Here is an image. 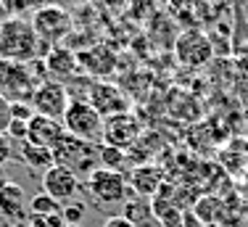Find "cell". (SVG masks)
<instances>
[{
  "label": "cell",
  "instance_id": "1",
  "mask_svg": "<svg viewBox=\"0 0 248 227\" xmlns=\"http://www.w3.org/2000/svg\"><path fill=\"white\" fill-rule=\"evenodd\" d=\"M40 45L43 43L32 21H27L24 16H5V21L0 24V58L5 61L29 64L34 58H45Z\"/></svg>",
  "mask_w": 248,
  "mask_h": 227
},
{
  "label": "cell",
  "instance_id": "2",
  "mask_svg": "<svg viewBox=\"0 0 248 227\" xmlns=\"http://www.w3.org/2000/svg\"><path fill=\"white\" fill-rule=\"evenodd\" d=\"M103 122L106 119L100 116L87 100L74 98L72 103H69L66 114H63L61 124L69 135L79 137V140H85V143H98V140H103Z\"/></svg>",
  "mask_w": 248,
  "mask_h": 227
},
{
  "label": "cell",
  "instance_id": "3",
  "mask_svg": "<svg viewBox=\"0 0 248 227\" xmlns=\"http://www.w3.org/2000/svg\"><path fill=\"white\" fill-rule=\"evenodd\" d=\"M53 156H56V164L66 166V169H72L74 175L77 172H95L100 159H98V148L95 143H85L79 140V137L74 135H63L61 143H58L56 148H53Z\"/></svg>",
  "mask_w": 248,
  "mask_h": 227
},
{
  "label": "cell",
  "instance_id": "4",
  "mask_svg": "<svg viewBox=\"0 0 248 227\" xmlns=\"http://www.w3.org/2000/svg\"><path fill=\"white\" fill-rule=\"evenodd\" d=\"M87 190L90 195L98 201V204H106V206H114V204H124V201L132 195L129 190V182L122 172H114V169H103L98 166L95 172L87 175Z\"/></svg>",
  "mask_w": 248,
  "mask_h": 227
},
{
  "label": "cell",
  "instance_id": "5",
  "mask_svg": "<svg viewBox=\"0 0 248 227\" xmlns=\"http://www.w3.org/2000/svg\"><path fill=\"white\" fill-rule=\"evenodd\" d=\"M32 27L37 32L40 43L48 45V50L53 45H58L69 32H72V16L66 8L61 5H43V8L34 11L32 16Z\"/></svg>",
  "mask_w": 248,
  "mask_h": 227
},
{
  "label": "cell",
  "instance_id": "6",
  "mask_svg": "<svg viewBox=\"0 0 248 227\" xmlns=\"http://www.w3.org/2000/svg\"><path fill=\"white\" fill-rule=\"evenodd\" d=\"M174 56L182 66L201 69L214 58V45L201 29H187V32L177 34L174 40Z\"/></svg>",
  "mask_w": 248,
  "mask_h": 227
},
{
  "label": "cell",
  "instance_id": "7",
  "mask_svg": "<svg viewBox=\"0 0 248 227\" xmlns=\"http://www.w3.org/2000/svg\"><path fill=\"white\" fill-rule=\"evenodd\" d=\"M29 103H32L34 114H40V116H48V119H56V122H63V114H66L72 98H69V90L61 85V82L45 80L43 85L32 93V100H29Z\"/></svg>",
  "mask_w": 248,
  "mask_h": 227
},
{
  "label": "cell",
  "instance_id": "8",
  "mask_svg": "<svg viewBox=\"0 0 248 227\" xmlns=\"http://www.w3.org/2000/svg\"><path fill=\"white\" fill-rule=\"evenodd\" d=\"M140 132H143V127H140L138 116H135L132 111L116 114V116H111L103 122V140L100 143H103V146L122 148V151H129V148L140 140Z\"/></svg>",
  "mask_w": 248,
  "mask_h": 227
},
{
  "label": "cell",
  "instance_id": "9",
  "mask_svg": "<svg viewBox=\"0 0 248 227\" xmlns=\"http://www.w3.org/2000/svg\"><path fill=\"white\" fill-rule=\"evenodd\" d=\"M87 103L95 109L103 119H111L116 114H127L129 111V98L124 95L122 87L111 85V82H95L87 93Z\"/></svg>",
  "mask_w": 248,
  "mask_h": 227
},
{
  "label": "cell",
  "instance_id": "10",
  "mask_svg": "<svg viewBox=\"0 0 248 227\" xmlns=\"http://www.w3.org/2000/svg\"><path fill=\"white\" fill-rule=\"evenodd\" d=\"M79 190V177L72 169L61 164H53L48 172H43V193H48L50 198H56L58 204H69Z\"/></svg>",
  "mask_w": 248,
  "mask_h": 227
},
{
  "label": "cell",
  "instance_id": "11",
  "mask_svg": "<svg viewBox=\"0 0 248 227\" xmlns=\"http://www.w3.org/2000/svg\"><path fill=\"white\" fill-rule=\"evenodd\" d=\"M29 201L21 185L16 182H0V217L8 219L11 225H19L29 217Z\"/></svg>",
  "mask_w": 248,
  "mask_h": 227
},
{
  "label": "cell",
  "instance_id": "12",
  "mask_svg": "<svg viewBox=\"0 0 248 227\" xmlns=\"http://www.w3.org/2000/svg\"><path fill=\"white\" fill-rule=\"evenodd\" d=\"M63 135H66V130H63V124L56 122V119L40 116V114H34V116L29 119L27 143H34V146H43V148H50L53 151V148L61 143Z\"/></svg>",
  "mask_w": 248,
  "mask_h": 227
},
{
  "label": "cell",
  "instance_id": "13",
  "mask_svg": "<svg viewBox=\"0 0 248 227\" xmlns=\"http://www.w3.org/2000/svg\"><path fill=\"white\" fill-rule=\"evenodd\" d=\"M129 190L132 195H140V198H156L158 190L164 188V172L153 164H143V166H135L132 175H129Z\"/></svg>",
  "mask_w": 248,
  "mask_h": 227
},
{
  "label": "cell",
  "instance_id": "14",
  "mask_svg": "<svg viewBox=\"0 0 248 227\" xmlns=\"http://www.w3.org/2000/svg\"><path fill=\"white\" fill-rule=\"evenodd\" d=\"M45 66H48V74L69 77V74H77V69H79V56L63 45H53L45 53Z\"/></svg>",
  "mask_w": 248,
  "mask_h": 227
},
{
  "label": "cell",
  "instance_id": "15",
  "mask_svg": "<svg viewBox=\"0 0 248 227\" xmlns=\"http://www.w3.org/2000/svg\"><path fill=\"white\" fill-rule=\"evenodd\" d=\"M19 156L21 161L34 172H48L53 164H56V156H53L50 148H43V146H34V143H19Z\"/></svg>",
  "mask_w": 248,
  "mask_h": 227
},
{
  "label": "cell",
  "instance_id": "16",
  "mask_svg": "<svg viewBox=\"0 0 248 227\" xmlns=\"http://www.w3.org/2000/svg\"><path fill=\"white\" fill-rule=\"evenodd\" d=\"M151 209H153V217L158 219L164 227H182V209L174 206L169 198H151Z\"/></svg>",
  "mask_w": 248,
  "mask_h": 227
},
{
  "label": "cell",
  "instance_id": "17",
  "mask_svg": "<svg viewBox=\"0 0 248 227\" xmlns=\"http://www.w3.org/2000/svg\"><path fill=\"white\" fill-rule=\"evenodd\" d=\"M151 214H153V209H151V201H148V198H140V195H129V198L124 201V217H127L135 227L143 225V222H148Z\"/></svg>",
  "mask_w": 248,
  "mask_h": 227
},
{
  "label": "cell",
  "instance_id": "18",
  "mask_svg": "<svg viewBox=\"0 0 248 227\" xmlns=\"http://www.w3.org/2000/svg\"><path fill=\"white\" fill-rule=\"evenodd\" d=\"M53 214H61V204L48 193H37L29 198V217H53Z\"/></svg>",
  "mask_w": 248,
  "mask_h": 227
},
{
  "label": "cell",
  "instance_id": "19",
  "mask_svg": "<svg viewBox=\"0 0 248 227\" xmlns=\"http://www.w3.org/2000/svg\"><path fill=\"white\" fill-rule=\"evenodd\" d=\"M98 159H100V166L103 169H114V172H122L124 161H127V151L122 148H114V146H98Z\"/></svg>",
  "mask_w": 248,
  "mask_h": 227
},
{
  "label": "cell",
  "instance_id": "20",
  "mask_svg": "<svg viewBox=\"0 0 248 227\" xmlns=\"http://www.w3.org/2000/svg\"><path fill=\"white\" fill-rule=\"evenodd\" d=\"M222 211V201L214 198V195H203V198L196 204V217L201 219L203 225H211Z\"/></svg>",
  "mask_w": 248,
  "mask_h": 227
},
{
  "label": "cell",
  "instance_id": "21",
  "mask_svg": "<svg viewBox=\"0 0 248 227\" xmlns=\"http://www.w3.org/2000/svg\"><path fill=\"white\" fill-rule=\"evenodd\" d=\"M127 14L132 16L135 21H148L156 16V0H129Z\"/></svg>",
  "mask_w": 248,
  "mask_h": 227
},
{
  "label": "cell",
  "instance_id": "22",
  "mask_svg": "<svg viewBox=\"0 0 248 227\" xmlns=\"http://www.w3.org/2000/svg\"><path fill=\"white\" fill-rule=\"evenodd\" d=\"M85 211H87V206L79 204V201H69V204L61 206V217L69 227H79L82 219H85Z\"/></svg>",
  "mask_w": 248,
  "mask_h": 227
},
{
  "label": "cell",
  "instance_id": "23",
  "mask_svg": "<svg viewBox=\"0 0 248 227\" xmlns=\"http://www.w3.org/2000/svg\"><path fill=\"white\" fill-rule=\"evenodd\" d=\"M27 130H29V122H21V119H11L8 130H5V135H8L14 143H24V140H27Z\"/></svg>",
  "mask_w": 248,
  "mask_h": 227
},
{
  "label": "cell",
  "instance_id": "24",
  "mask_svg": "<svg viewBox=\"0 0 248 227\" xmlns=\"http://www.w3.org/2000/svg\"><path fill=\"white\" fill-rule=\"evenodd\" d=\"M14 151H16V148H14V140H11L5 132H0V166L8 164V161L14 159Z\"/></svg>",
  "mask_w": 248,
  "mask_h": 227
},
{
  "label": "cell",
  "instance_id": "25",
  "mask_svg": "<svg viewBox=\"0 0 248 227\" xmlns=\"http://www.w3.org/2000/svg\"><path fill=\"white\" fill-rule=\"evenodd\" d=\"M11 116H14V119H21V122H29V119L34 116L32 103H11Z\"/></svg>",
  "mask_w": 248,
  "mask_h": 227
},
{
  "label": "cell",
  "instance_id": "26",
  "mask_svg": "<svg viewBox=\"0 0 248 227\" xmlns=\"http://www.w3.org/2000/svg\"><path fill=\"white\" fill-rule=\"evenodd\" d=\"M11 119H14V116H11V100L0 95V132H5V130H8Z\"/></svg>",
  "mask_w": 248,
  "mask_h": 227
},
{
  "label": "cell",
  "instance_id": "27",
  "mask_svg": "<svg viewBox=\"0 0 248 227\" xmlns=\"http://www.w3.org/2000/svg\"><path fill=\"white\" fill-rule=\"evenodd\" d=\"M103 227H135V225L129 222L124 214H114V217H108V219L103 222Z\"/></svg>",
  "mask_w": 248,
  "mask_h": 227
},
{
  "label": "cell",
  "instance_id": "28",
  "mask_svg": "<svg viewBox=\"0 0 248 227\" xmlns=\"http://www.w3.org/2000/svg\"><path fill=\"white\" fill-rule=\"evenodd\" d=\"M29 227H53L48 217H29Z\"/></svg>",
  "mask_w": 248,
  "mask_h": 227
},
{
  "label": "cell",
  "instance_id": "29",
  "mask_svg": "<svg viewBox=\"0 0 248 227\" xmlns=\"http://www.w3.org/2000/svg\"><path fill=\"white\" fill-rule=\"evenodd\" d=\"M106 5H108V8H122V5H127L129 0H103Z\"/></svg>",
  "mask_w": 248,
  "mask_h": 227
},
{
  "label": "cell",
  "instance_id": "30",
  "mask_svg": "<svg viewBox=\"0 0 248 227\" xmlns=\"http://www.w3.org/2000/svg\"><path fill=\"white\" fill-rule=\"evenodd\" d=\"M5 21V16H3V11H0V24H3Z\"/></svg>",
  "mask_w": 248,
  "mask_h": 227
},
{
  "label": "cell",
  "instance_id": "31",
  "mask_svg": "<svg viewBox=\"0 0 248 227\" xmlns=\"http://www.w3.org/2000/svg\"><path fill=\"white\" fill-rule=\"evenodd\" d=\"M8 227H21V225H8Z\"/></svg>",
  "mask_w": 248,
  "mask_h": 227
},
{
  "label": "cell",
  "instance_id": "32",
  "mask_svg": "<svg viewBox=\"0 0 248 227\" xmlns=\"http://www.w3.org/2000/svg\"><path fill=\"white\" fill-rule=\"evenodd\" d=\"M246 156H248V146H246Z\"/></svg>",
  "mask_w": 248,
  "mask_h": 227
},
{
  "label": "cell",
  "instance_id": "33",
  "mask_svg": "<svg viewBox=\"0 0 248 227\" xmlns=\"http://www.w3.org/2000/svg\"><path fill=\"white\" fill-rule=\"evenodd\" d=\"M66 227H69V225H66Z\"/></svg>",
  "mask_w": 248,
  "mask_h": 227
}]
</instances>
